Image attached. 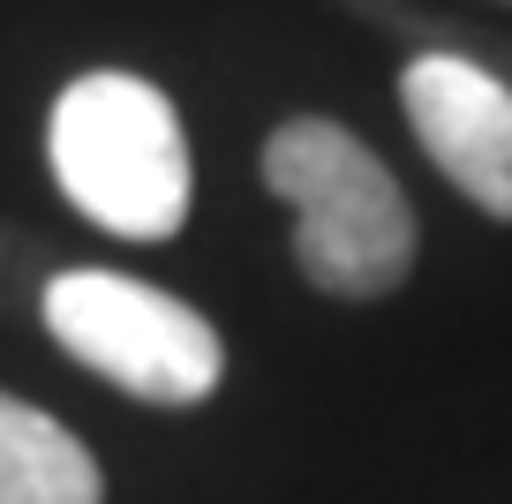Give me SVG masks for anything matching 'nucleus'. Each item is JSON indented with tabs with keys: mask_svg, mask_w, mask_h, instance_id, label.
<instances>
[{
	"mask_svg": "<svg viewBox=\"0 0 512 504\" xmlns=\"http://www.w3.org/2000/svg\"><path fill=\"white\" fill-rule=\"evenodd\" d=\"M400 106L437 174L475 211L512 226V83L467 53H415L400 76Z\"/></svg>",
	"mask_w": 512,
	"mask_h": 504,
	"instance_id": "4",
	"label": "nucleus"
},
{
	"mask_svg": "<svg viewBox=\"0 0 512 504\" xmlns=\"http://www.w3.org/2000/svg\"><path fill=\"white\" fill-rule=\"evenodd\" d=\"M38 316L91 377L121 384L128 399H151V407H196L226 377V347L211 316H196L181 294L128 279V271H53Z\"/></svg>",
	"mask_w": 512,
	"mask_h": 504,
	"instance_id": "3",
	"label": "nucleus"
},
{
	"mask_svg": "<svg viewBox=\"0 0 512 504\" xmlns=\"http://www.w3.org/2000/svg\"><path fill=\"white\" fill-rule=\"evenodd\" d=\"M0 504H106V474L46 407L0 392Z\"/></svg>",
	"mask_w": 512,
	"mask_h": 504,
	"instance_id": "5",
	"label": "nucleus"
},
{
	"mask_svg": "<svg viewBox=\"0 0 512 504\" xmlns=\"http://www.w3.org/2000/svg\"><path fill=\"white\" fill-rule=\"evenodd\" d=\"M46 158L61 196L121 241H166L189 219V136L151 76L91 68L53 98Z\"/></svg>",
	"mask_w": 512,
	"mask_h": 504,
	"instance_id": "2",
	"label": "nucleus"
},
{
	"mask_svg": "<svg viewBox=\"0 0 512 504\" xmlns=\"http://www.w3.org/2000/svg\"><path fill=\"white\" fill-rule=\"evenodd\" d=\"M264 189L294 211V264L332 301H384L415 271V211L354 128L294 113L264 136Z\"/></svg>",
	"mask_w": 512,
	"mask_h": 504,
	"instance_id": "1",
	"label": "nucleus"
}]
</instances>
